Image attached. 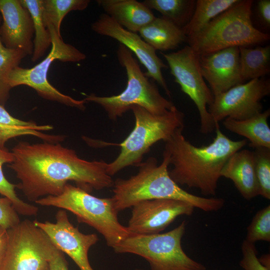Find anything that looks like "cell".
<instances>
[{"label": "cell", "mask_w": 270, "mask_h": 270, "mask_svg": "<svg viewBox=\"0 0 270 270\" xmlns=\"http://www.w3.org/2000/svg\"><path fill=\"white\" fill-rule=\"evenodd\" d=\"M12 152L14 160L8 166L20 180L16 188L30 202L60 194L69 181L89 192L114 184L112 176L106 172L108 163L103 160H83L74 150L60 142L22 141Z\"/></svg>", "instance_id": "1"}, {"label": "cell", "mask_w": 270, "mask_h": 270, "mask_svg": "<svg viewBox=\"0 0 270 270\" xmlns=\"http://www.w3.org/2000/svg\"><path fill=\"white\" fill-rule=\"evenodd\" d=\"M184 127L177 130L164 142V152L169 158L172 169L170 178L179 186L200 190L205 196L214 195L221 170L228 158L241 150L246 140H232L220 130L216 124V136L207 146H196L182 134Z\"/></svg>", "instance_id": "2"}, {"label": "cell", "mask_w": 270, "mask_h": 270, "mask_svg": "<svg viewBox=\"0 0 270 270\" xmlns=\"http://www.w3.org/2000/svg\"><path fill=\"white\" fill-rule=\"evenodd\" d=\"M160 165L154 157H150L139 166L138 172L128 179L114 181L112 198L119 212L142 201L155 199H172L189 203L206 212H216L224 204V200L204 198L188 192L170 176L168 156L163 152Z\"/></svg>", "instance_id": "3"}, {"label": "cell", "mask_w": 270, "mask_h": 270, "mask_svg": "<svg viewBox=\"0 0 270 270\" xmlns=\"http://www.w3.org/2000/svg\"><path fill=\"white\" fill-rule=\"evenodd\" d=\"M252 0H238L214 18L198 34L187 37L188 46L199 56L223 49L258 44L270 40L268 34L252 22Z\"/></svg>", "instance_id": "4"}, {"label": "cell", "mask_w": 270, "mask_h": 270, "mask_svg": "<svg viewBox=\"0 0 270 270\" xmlns=\"http://www.w3.org/2000/svg\"><path fill=\"white\" fill-rule=\"evenodd\" d=\"M118 59L126 72L127 84L125 89L117 95L100 96L91 94L84 99L102 106L110 119L116 120L134 106L144 108L152 114L162 115L174 105L163 97L154 83L142 72L138 62L126 46L120 44L116 50Z\"/></svg>", "instance_id": "5"}, {"label": "cell", "mask_w": 270, "mask_h": 270, "mask_svg": "<svg viewBox=\"0 0 270 270\" xmlns=\"http://www.w3.org/2000/svg\"><path fill=\"white\" fill-rule=\"evenodd\" d=\"M35 203L42 206L61 208L72 212L79 222L89 225L104 238L112 248L131 234L118 218L112 198L94 196L82 188L66 184L56 196L42 198Z\"/></svg>", "instance_id": "6"}, {"label": "cell", "mask_w": 270, "mask_h": 270, "mask_svg": "<svg viewBox=\"0 0 270 270\" xmlns=\"http://www.w3.org/2000/svg\"><path fill=\"white\" fill-rule=\"evenodd\" d=\"M130 110L134 116V126L123 142L113 144L121 150L116 158L107 164L106 172L111 176L127 166H139L154 144L166 141L177 130L184 127V114L175 106L162 115L152 114L138 106Z\"/></svg>", "instance_id": "7"}, {"label": "cell", "mask_w": 270, "mask_h": 270, "mask_svg": "<svg viewBox=\"0 0 270 270\" xmlns=\"http://www.w3.org/2000/svg\"><path fill=\"white\" fill-rule=\"evenodd\" d=\"M186 222L164 233L130 234L112 248L116 253L139 256L149 263L152 270H206V267L189 257L181 242Z\"/></svg>", "instance_id": "8"}, {"label": "cell", "mask_w": 270, "mask_h": 270, "mask_svg": "<svg viewBox=\"0 0 270 270\" xmlns=\"http://www.w3.org/2000/svg\"><path fill=\"white\" fill-rule=\"evenodd\" d=\"M47 28L52 40L50 52L44 59L32 68L19 66L15 68L9 76L10 86L12 88L26 85L34 89L38 95L45 99L84 110L86 102L84 99L76 100L61 93L49 82L47 75L51 64L55 60L76 62L84 60L86 56L73 46L66 43L54 28L51 26Z\"/></svg>", "instance_id": "9"}, {"label": "cell", "mask_w": 270, "mask_h": 270, "mask_svg": "<svg viewBox=\"0 0 270 270\" xmlns=\"http://www.w3.org/2000/svg\"><path fill=\"white\" fill-rule=\"evenodd\" d=\"M7 232V248L0 270H50L56 248L34 221H20Z\"/></svg>", "instance_id": "10"}, {"label": "cell", "mask_w": 270, "mask_h": 270, "mask_svg": "<svg viewBox=\"0 0 270 270\" xmlns=\"http://www.w3.org/2000/svg\"><path fill=\"white\" fill-rule=\"evenodd\" d=\"M161 54L167 62L176 82L198 108L200 132L204 134L212 132L216 124L207 106L212 104L214 96L202 75L199 56L188 45L176 52Z\"/></svg>", "instance_id": "11"}, {"label": "cell", "mask_w": 270, "mask_h": 270, "mask_svg": "<svg viewBox=\"0 0 270 270\" xmlns=\"http://www.w3.org/2000/svg\"><path fill=\"white\" fill-rule=\"evenodd\" d=\"M270 93V79L252 80L214 96L208 111L216 124L226 118L246 119L262 112L261 100Z\"/></svg>", "instance_id": "12"}, {"label": "cell", "mask_w": 270, "mask_h": 270, "mask_svg": "<svg viewBox=\"0 0 270 270\" xmlns=\"http://www.w3.org/2000/svg\"><path fill=\"white\" fill-rule=\"evenodd\" d=\"M126 226L131 234L160 233L176 218L191 216L194 208L185 202L172 199H155L140 202L132 207Z\"/></svg>", "instance_id": "13"}, {"label": "cell", "mask_w": 270, "mask_h": 270, "mask_svg": "<svg viewBox=\"0 0 270 270\" xmlns=\"http://www.w3.org/2000/svg\"><path fill=\"white\" fill-rule=\"evenodd\" d=\"M92 29L98 34L112 38L134 53L145 67L144 75L157 82L166 94L170 92L162 76V69L167 68L157 56L156 50L146 43L136 32H130L118 24L106 14H102L92 24Z\"/></svg>", "instance_id": "14"}, {"label": "cell", "mask_w": 270, "mask_h": 270, "mask_svg": "<svg viewBox=\"0 0 270 270\" xmlns=\"http://www.w3.org/2000/svg\"><path fill=\"white\" fill-rule=\"evenodd\" d=\"M55 222L34 220L49 237L57 249L68 256L80 270H94L88 258L90 248L98 240L96 234H84L70 221L66 210L56 214Z\"/></svg>", "instance_id": "15"}, {"label": "cell", "mask_w": 270, "mask_h": 270, "mask_svg": "<svg viewBox=\"0 0 270 270\" xmlns=\"http://www.w3.org/2000/svg\"><path fill=\"white\" fill-rule=\"evenodd\" d=\"M0 13L2 19L0 36L4 45L32 54L34 29L28 10L20 0H0Z\"/></svg>", "instance_id": "16"}, {"label": "cell", "mask_w": 270, "mask_h": 270, "mask_svg": "<svg viewBox=\"0 0 270 270\" xmlns=\"http://www.w3.org/2000/svg\"><path fill=\"white\" fill-rule=\"evenodd\" d=\"M202 75L216 96L244 83L240 72L238 47L199 56Z\"/></svg>", "instance_id": "17"}, {"label": "cell", "mask_w": 270, "mask_h": 270, "mask_svg": "<svg viewBox=\"0 0 270 270\" xmlns=\"http://www.w3.org/2000/svg\"><path fill=\"white\" fill-rule=\"evenodd\" d=\"M220 176L232 181L241 196L246 200L260 195L253 151L240 150L233 154L224 164Z\"/></svg>", "instance_id": "18"}, {"label": "cell", "mask_w": 270, "mask_h": 270, "mask_svg": "<svg viewBox=\"0 0 270 270\" xmlns=\"http://www.w3.org/2000/svg\"><path fill=\"white\" fill-rule=\"evenodd\" d=\"M105 14L125 29L139 32L156 16L142 2L136 0H98Z\"/></svg>", "instance_id": "19"}, {"label": "cell", "mask_w": 270, "mask_h": 270, "mask_svg": "<svg viewBox=\"0 0 270 270\" xmlns=\"http://www.w3.org/2000/svg\"><path fill=\"white\" fill-rule=\"evenodd\" d=\"M139 32L144 40L156 50H174L186 40L182 29L162 16L156 17Z\"/></svg>", "instance_id": "20"}, {"label": "cell", "mask_w": 270, "mask_h": 270, "mask_svg": "<svg viewBox=\"0 0 270 270\" xmlns=\"http://www.w3.org/2000/svg\"><path fill=\"white\" fill-rule=\"evenodd\" d=\"M270 116L268 109L244 120L226 118L222 124L228 130L246 138L250 147L270 148V128L268 122Z\"/></svg>", "instance_id": "21"}, {"label": "cell", "mask_w": 270, "mask_h": 270, "mask_svg": "<svg viewBox=\"0 0 270 270\" xmlns=\"http://www.w3.org/2000/svg\"><path fill=\"white\" fill-rule=\"evenodd\" d=\"M240 72L244 82L264 78L270 72V46L248 48L240 46Z\"/></svg>", "instance_id": "22"}, {"label": "cell", "mask_w": 270, "mask_h": 270, "mask_svg": "<svg viewBox=\"0 0 270 270\" xmlns=\"http://www.w3.org/2000/svg\"><path fill=\"white\" fill-rule=\"evenodd\" d=\"M238 0H197L193 14L182 28L187 37L203 30L214 18L230 8Z\"/></svg>", "instance_id": "23"}, {"label": "cell", "mask_w": 270, "mask_h": 270, "mask_svg": "<svg viewBox=\"0 0 270 270\" xmlns=\"http://www.w3.org/2000/svg\"><path fill=\"white\" fill-rule=\"evenodd\" d=\"M142 2L181 28L190 20L196 5L194 0H145Z\"/></svg>", "instance_id": "24"}, {"label": "cell", "mask_w": 270, "mask_h": 270, "mask_svg": "<svg viewBox=\"0 0 270 270\" xmlns=\"http://www.w3.org/2000/svg\"><path fill=\"white\" fill-rule=\"evenodd\" d=\"M20 0L28 10L32 20L34 38L32 60L34 62L43 56L49 46H52L50 34L42 20V0Z\"/></svg>", "instance_id": "25"}, {"label": "cell", "mask_w": 270, "mask_h": 270, "mask_svg": "<svg viewBox=\"0 0 270 270\" xmlns=\"http://www.w3.org/2000/svg\"><path fill=\"white\" fill-rule=\"evenodd\" d=\"M89 0H42V16L45 26H51L60 34V28L64 17L70 12L83 10L87 8Z\"/></svg>", "instance_id": "26"}, {"label": "cell", "mask_w": 270, "mask_h": 270, "mask_svg": "<svg viewBox=\"0 0 270 270\" xmlns=\"http://www.w3.org/2000/svg\"><path fill=\"white\" fill-rule=\"evenodd\" d=\"M14 160L12 152L0 146V194L12 202L14 208L18 214L24 216H36L38 211V208L20 198L15 190L16 185L8 182L4 174L3 165L10 164Z\"/></svg>", "instance_id": "27"}, {"label": "cell", "mask_w": 270, "mask_h": 270, "mask_svg": "<svg viewBox=\"0 0 270 270\" xmlns=\"http://www.w3.org/2000/svg\"><path fill=\"white\" fill-rule=\"evenodd\" d=\"M2 19L0 15V26ZM26 56L21 50L6 48L2 44L0 36V104L4 106L9 98L12 88L9 84L10 74Z\"/></svg>", "instance_id": "28"}, {"label": "cell", "mask_w": 270, "mask_h": 270, "mask_svg": "<svg viewBox=\"0 0 270 270\" xmlns=\"http://www.w3.org/2000/svg\"><path fill=\"white\" fill-rule=\"evenodd\" d=\"M50 125H38L36 127L14 126L0 123V146L5 148L6 143L10 139L24 135H32L42 139L44 142H60L66 136L60 134H48L42 131L52 129Z\"/></svg>", "instance_id": "29"}, {"label": "cell", "mask_w": 270, "mask_h": 270, "mask_svg": "<svg viewBox=\"0 0 270 270\" xmlns=\"http://www.w3.org/2000/svg\"><path fill=\"white\" fill-rule=\"evenodd\" d=\"M254 168L260 195L270 199V148L258 147L254 148Z\"/></svg>", "instance_id": "30"}, {"label": "cell", "mask_w": 270, "mask_h": 270, "mask_svg": "<svg viewBox=\"0 0 270 270\" xmlns=\"http://www.w3.org/2000/svg\"><path fill=\"white\" fill-rule=\"evenodd\" d=\"M246 240L270 242V205L259 210L247 228Z\"/></svg>", "instance_id": "31"}, {"label": "cell", "mask_w": 270, "mask_h": 270, "mask_svg": "<svg viewBox=\"0 0 270 270\" xmlns=\"http://www.w3.org/2000/svg\"><path fill=\"white\" fill-rule=\"evenodd\" d=\"M242 258L240 266L244 270H270L264 266L258 258V251L254 244L244 240L242 244Z\"/></svg>", "instance_id": "32"}, {"label": "cell", "mask_w": 270, "mask_h": 270, "mask_svg": "<svg viewBox=\"0 0 270 270\" xmlns=\"http://www.w3.org/2000/svg\"><path fill=\"white\" fill-rule=\"evenodd\" d=\"M20 222L18 214L14 208L12 202L8 198H0V226L8 230Z\"/></svg>", "instance_id": "33"}, {"label": "cell", "mask_w": 270, "mask_h": 270, "mask_svg": "<svg viewBox=\"0 0 270 270\" xmlns=\"http://www.w3.org/2000/svg\"><path fill=\"white\" fill-rule=\"evenodd\" d=\"M0 123L4 124L20 127H36L38 125L34 122L24 121L13 117L0 104Z\"/></svg>", "instance_id": "34"}, {"label": "cell", "mask_w": 270, "mask_h": 270, "mask_svg": "<svg viewBox=\"0 0 270 270\" xmlns=\"http://www.w3.org/2000/svg\"><path fill=\"white\" fill-rule=\"evenodd\" d=\"M50 270H69L64 253L57 248L50 260Z\"/></svg>", "instance_id": "35"}, {"label": "cell", "mask_w": 270, "mask_h": 270, "mask_svg": "<svg viewBox=\"0 0 270 270\" xmlns=\"http://www.w3.org/2000/svg\"><path fill=\"white\" fill-rule=\"evenodd\" d=\"M257 9L260 18L266 27H269L270 26V0H259L258 2Z\"/></svg>", "instance_id": "36"}, {"label": "cell", "mask_w": 270, "mask_h": 270, "mask_svg": "<svg viewBox=\"0 0 270 270\" xmlns=\"http://www.w3.org/2000/svg\"><path fill=\"white\" fill-rule=\"evenodd\" d=\"M7 230L0 226V268L4 260L8 245Z\"/></svg>", "instance_id": "37"}, {"label": "cell", "mask_w": 270, "mask_h": 270, "mask_svg": "<svg viewBox=\"0 0 270 270\" xmlns=\"http://www.w3.org/2000/svg\"><path fill=\"white\" fill-rule=\"evenodd\" d=\"M260 263L265 267L270 270V254L262 255L258 258Z\"/></svg>", "instance_id": "38"}, {"label": "cell", "mask_w": 270, "mask_h": 270, "mask_svg": "<svg viewBox=\"0 0 270 270\" xmlns=\"http://www.w3.org/2000/svg\"><path fill=\"white\" fill-rule=\"evenodd\" d=\"M134 270H142V269H136Z\"/></svg>", "instance_id": "39"}]
</instances>
